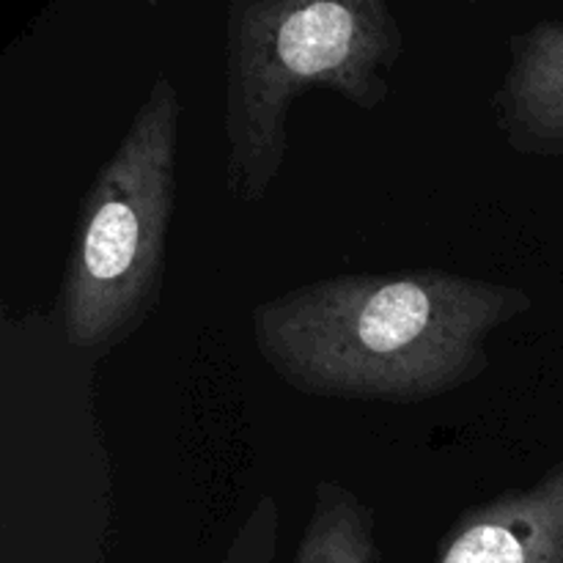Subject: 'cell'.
Wrapping results in <instances>:
<instances>
[{"mask_svg":"<svg viewBox=\"0 0 563 563\" xmlns=\"http://www.w3.org/2000/svg\"><path fill=\"white\" fill-rule=\"evenodd\" d=\"M405 31L385 0H234L225 14V190L269 196L289 157V113L311 91L379 110Z\"/></svg>","mask_w":563,"mask_h":563,"instance_id":"cell-2","label":"cell"},{"mask_svg":"<svg viewBox=\"0 0 563 563\" xmlns=\"http://www.w3.org/2000/svg\"><path fill=\"white\" fill-rule=\"evenodd\" d=\"M434 563H563V460L462 511Z\"/></svg>","mask_w":563,"mask_h":563,"instance_id":"cell-4","label":"cell"},{"mask_svg":"<svg viewBox=\"0 0 563 563\" xmlns=\"http://www.w3.org/2000/svg\"><path fill=\"white\" fill-rule=\"evenodd\" d=\"M291 563H379L372 506L335 478H319Z\"/></svg>","mask_w":563,"mask_h":563,"instance_id":"cell-6","label":"cell"},{"mask_svg":"<svg viewBox=\"0 0 563 563\" xmlns=\"http://www.w3.org/2000/svg\"><path fill=\"white\" fill-rule=\"evenodd\" d=\"M280 511L275 498H262L240 528L220 563H273L278 550Z\"/></svg>","mask_w":563,"mask_h":563,"instance_id":"cell-7","label":"cell"},{"mask_svg":"<svg viewBox=\"0 0 563 563\" xmlns=\"http://www.w3.org/2000/svg\"><path fill=\"white\" fill-rule=\"evenodd\" d=\"M181 113V91L159 75L82 196L55 300L66 344L82 355H110L163 300Z\"/></svg>","mask_w":563,"mask_h":563,"instance_id":"cell-3","label":"cell"},{"mask_svg":"<svg viewBox=\"0 0 563 563\" xmlns=\"http://www.w3.org/2000/svg\"><path fill=\"white\" fill-rule=\"evenodd\" d=\"M506 146L531 157H563V22L542 20L509 38V66L493 93Z\"/></svg>","mask_w":563,"mask_h":563,"instance_id":"cell-5","label":"cell"},{"mask_svg":"<svg viewBox=\"0 0 563 563\" xmlns=\"http://www.w3.org/2000/svg\"><path fill=\"white\" fill-rule=\"evenodd\" d=\"M526 289L438 267L335 275L258 302V357L302 396L421 405L489 372V339Z\"/></svg>","mask_w":563,"mask_h":563,"instance_id":"cell-1","label":"cell"}]
</instances>
